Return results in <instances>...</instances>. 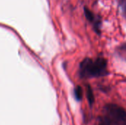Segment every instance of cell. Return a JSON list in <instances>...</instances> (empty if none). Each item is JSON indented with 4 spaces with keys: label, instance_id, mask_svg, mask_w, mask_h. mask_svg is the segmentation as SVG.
I'll use <instances>...</instances> for the list:
<instances>
[{
    "label": "cell",
    "instance_id": "1",
    "mask_svg": "<svg viewBox=\"0 0 126 125\" xmlns=\"http://www.w3.org/2000/svg\"><path fill=\"white\" fill-rule=\"evenodd\" d=\"M107 61L103 57L96 60L84 59L79 66V74L81 78L100 77L108 75Z\"/></svg>",
    "mask_w": 126,
    "mask_h": 125
},
{
    "label": "cell",
    "instance_id": "5",
    "mask_svg": "<svg viewBox=\"0 0 126 125\" xmlns=\"http://www.w3.org/2000/svg\"><path fill=\"white\" fill-rule=\"evenodd\" d=\"M74 94H75V97L78 101H80L82 99L83 97V91L80 86H78L75 88V91H74Z\"/></svg>",
    "mask_w": 126,
    "mask_h": 125
},
{
    "label": "cell",
    "instance_id": "7",
    "mask_svg": "<svg viewBox=\"0 0 126 125\" xmlns=\"http://www.w3.org/2000/svg\"><path fill=\"white\" fill-rule=\"evenodd\" d=\"M98 125H111V123L110 122V121L105 116L102 119H100L99 124Z\"/></svg>",
    "mask_w": 126,
    "mask_h": 125
},
{
    "label": "cell",
    "instance_id": "3",
    "mask_svg": "<svg viewBox=\"0 0 126 125\" xmlns=\"http://www.w3.org/2000/svg\"><path fill=\"white\" fill-rule=\"evenodd\" d=\"M84 13H85V16L87 18V20L89 22L93 23L94 24V28L95 32L97 34H100V25H101V21L96 18L94 14L86 7H84Z\"/></svg>",
    "mask_w": 126,
    "mask_h": 125
},
{
    "label": "cell",
    "instance_id": "4",
    "mask_svg": "<svg viewBox=\"0 0 126 125\" xmlns=\"http://www.w3.org/2000/svg\"><path fill=\"white\" fill-rule=\"evenodd\" d=\"M86 95H87V99H88L89 103L92 106L94 102V97L93 91H92V88L90 87V85H87V87H86Z\"/></svg>",
    "mask_w": 126,
    "mask_h": 125
},
{
    "label": "cell",
    "instance_id": "6",
    "mask_svg": "<svg viewBox=\"0 0 126 125\" xmlns=\"http://www.w3.org/2000/svg\"><path fill=\"white\" fill-rule=\"evenodd\" d=\"M120 7L123 15L126 19V0H120Z\"/></svg>",
    "mask_w": 126,
    "mask_h": 125
},
{
    "label": "cell",
    "instance_id": "8",
    "mask_svg": "<svg viewBox=\"0 0 126 125\" xmlns=\"http://www.w3.org/2000/svg\"><path fill=\"white\" fill-rule=\"evenodd\" d=\"M121 49H126V43L121 46Z\"/></svg>",
    "mask_w": 126,
    "mask_h": 125
},
{
    "label": "cell",
    "instance_id": "2",
    "mask_svg": "<svg viewBox=\"0 0 126 125\" xmlns=\"http://www.w3.org/2000/svg\"><path fill=\"white\" fill-rule=\"evenodd\" d=\"M106 117L111 124L116 125H126V111L122 107L115 104H108L104 108Z\"/></svg>",
    "mask_w": 126,
    "mask_h": 125
},
{
    "label": "cell",
    "instance_id": "9",
    "mask_svg": "<svg viewBox=\"0 0 126 125\" xmlns=\"http://www.w3.org/2000/svg\"></svg>",
    "mask_w": 126,
    "mask_h": 125
}]
</instances>
